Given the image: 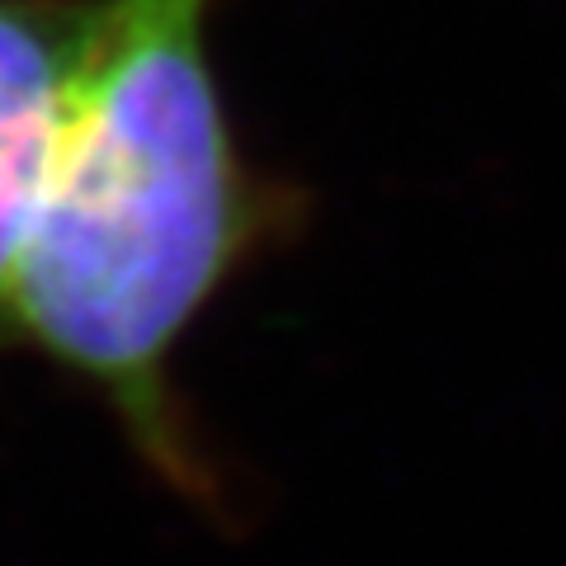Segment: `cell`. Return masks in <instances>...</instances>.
<instances>
[{
	"instance_id": "obj_1",
	"label": "cell",
	"mask_w": 566,
	"mask_h": 566,
	"mask_svg": "<svg viewBox=\"0 0 566 566\" xmlns=\"http://www.w3.org/2000/svg\"><path fill=\"white\" fill-rule=\"evenodd\" d=\"M208 10L99 0L10 316L14 345L91 387L175 495L222 515L170 359L212 297L297 222V193L241 151Z\"/></svg>"
},
{
	"instance_id": "obj_2",
	"label": "cell",
	"mask_w": 566,
	"mask_h": 566,
	"mask_svg": "<svg viewBox=\"0 0 566 566\" xmlns=\"http://www.w3.org/2000/svg\"><path fill=\"white\" fill-rule=\"evenodd\" d=\"M95 24L99 0H0V349L14 345V274Z\"/></svg>"
}]
</instances>
